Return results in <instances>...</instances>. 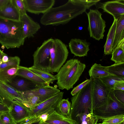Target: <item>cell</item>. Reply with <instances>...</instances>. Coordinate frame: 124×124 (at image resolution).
<instances>
[{
	"label": "cell",
	"mask_w": 124,
	"mask_h": 124,
	"mask_svg": "<svg viewBox=\"0 0 124 124\" xmlns=\"http://www.w3.org/2000/svg\"><path fill=\"white\" fill-rule=\"evenodd\" d=\"M90 43L86 40L78 39H72L69 43V48L71 53L80 57L87 56L89 51Z\"/></svg>",
	"instance_id": "cell-17"
},
{
	"label": "cell",
	"mask_w": 124,
	"mask_h": 124,
	"mask_svg": "<svg viewBox=\"0 0 124 124\" xmlns=\"http://www.w3.org/2000/svg\"><path fill=\"white\" fill-rule=\"evenodd\" d=\"M74 120L78 124H96L99 119L88 109L77 116Z\"/></svg>",
	"instance_id": "cell-23"
},
{
	"label": "cell",
	"mask_w": 124,
	"mask_h": 124,
	"mask_svg": "<svg viewBox=\"0 0 124 124\" xmlns=\"http://www.w3.org/2000/svg\"><path fill=\"white\" fill-rule=\"evenodd\" d=\"M2 113H0V115H1V114Z\"/></svg>",
	"instance_id": "cell-50"
},
{
	"label": "cell",
	"mask_w": 124,
	"mask_h": 124,
	"mask_svg": "<svg viewBox=\"0 0 124 124\" xmlns=\"http://www.w3.org/2000/svg\"><path fill=\"white\" fill-rule=\"evenodd\" d=\"M7 84L20 92L31 90L40 87L31 81L17 75L10 82Z\"/></svg>",
	"instance_id": "cell-16"
},
{
	"label": "cell",
	"mask_w": 124,
	"mask_h": 124,
	"mask_svg": "<svg viewBox=\"0 0 124 124\" xmlns=\"http://www.w3.org/2000/svg\"><path fill=\"white\" fill-rule=\"evenodd\" d=\"M60 92L59 89L47 85L31 90L21 92L23 94L33 95L48 99Z\"/></svg>",
	"instance_id": "cell-18"
},
{
	"label": "cell",
	"mask_w": 124,
	"mask_h": 124,
	"mask_svg": "<svg viewBox=\"0 0 124 124\" xmlns=\"http://www.w3.org/2000/svg\"><path fill=\"white\" fill-rule=\"evenodd\" d=\"M93 112L99 120L120 114L124 115V104L115 96L113 90L109 93L108 101L105 104L93 109Z\"/></svg>",
	"instance_id": "cell-6"
},
{
	"label": "cell",
	"mask_w": 124,
	"mask_h": 124,
	"mask_svg": "<svg viewBox=\"0 0 124 124\" xmlns=\"http://www.w3.org/2000/svg\"><path fill=\"white\" fill-rule=\"evenodd\" d=\"M9 111V107L5 104L0 102V112L3 113Z\"/></svg>",
	"instance_id": "cell-40"
},
{
	"label": "cell",
	"mask_w": 124,
	"mask_h": 124,
	"mask_svg": "<svg viewBox=\"0 0 124 124\" xmlns=\"http://www.w3.org/2000/svg\"><path fill=\"white\" fill-rule=\"evenodd\" d=\"M106 68L108 72L112 75L124 78V62L114 63L106 66Z\"/></svg>",
	"instance_id": "cell-32"
},
{
	"label": "cell",
	"mask_w": 124,
	"mask_h": 124,
	"mask_svg": "<svg viewBox=\"0 0 124 124\" xmlns=\"http://www.w3.org/2000/svg\"><path fill=\"white\" fill-rule=\"evenodd\" d=\"M37 123V124H50L41 120H40Z\"/></svg>",
	"instance_id": "cell-45"
},
{
	"label": "cell",
	"mask_w": 124,
	"mask_h": 124,
	"mask_svg": "<svg viewBox=\"0 0 124 124\" xmlns=\"http://www.w3.org/2000/svg\"><path fill=\"white\" fill-rule=\"evenodd\" d=\"M16 75L31 81L39 87L48 85L46 81L27 67L19 66Z\"/></svg>",
	"instance_id": "cell-19"
},
{
	"label": "cell",
	"mask_w": 124,
	"mask_h": 124,
	"mask_svg": "<svg viewBox=\"0 0 124 124\" xmlns=\"http://www.w3.org/2000/svg\"><path fill=\"white\" fill-rule=\"evenodd\" d=\"M116 20L114 19L108 34L106 43L104 46V54L108 55L112 53V47L114 40L116 28Z\"/></svg>",
	"instance_id": "cell-24"
},
{
	"label": "cell",
	"mask_w": 124,
	"mask_h": 124,
	"mask_svg": "<svg viewBox=\"0 0 124 124\" xmlns=\"http://www.w3.org/2000/svg\"><path fill=\"white\" fill-rule=\"evenodd\" d=\"M20 14L13 3L12 0L9 1L3 9L0 10V17L9 20L20 21Z\"/></svg>",
	"instance_id": "cell-20"
},
{
	"label": "cell",
	"mask_w": 124,
	"mask_h": 124,
	"mask_svg": "<svg viewBox=\"0 0 124 124\" xmlns=\"http://www.w3.org/2000/svg\"><path fill=\"white\" fill-rule=\"evenodd\" d=\"M69 52L66 45L58 39H54L50 51V62L47 71L58 72L67 59Z\"/></svg>",
	"instance_id": "cell-5"
},
{
	"label": "cell",
	"mask_w": 124,
	"mask_h": 124,
	"mask_svg": "<svg viewBox=\"0 0 124 124\" xmlns=\"http://www.w3.org/2000/svg\"><path fill=\"white\" fill-rule=\"evenodd\" d=\"M64 93L60 92L54 95L30 109V114L28 117L31 120L42 115L47 113L49 114L55 110L61 100L62 99Z\"/></svg>",
	"instance_id": "cell-9"
},
{
	"label": "cell",
	"mask_w": 124,
	"mask_h": 124,
	"mask_svg": "<svg viewBox=\"0 0 124 124\" xmlns=\"http://www.w3.org/2000/svg\"><path fill=\"white\" fill-rule=\"evenodd\" d=\"M19 66L9 67L0 70V81L6 84L10 82L16 76Z\"/></svg>",
	"instance_id": "cell-25"
},
{
	"label": "cell",
	"mask_w": 124,
	"mask_h": 124,
	"mask_svg": "<svg viewBox=\"0 0 124 124\" xmlns=\"http://www.w3.org/2000/svg\"><path fill=\"white\" fill-rule=\"evenodd\" d=\"M28 68L31 71L46 81L48 85L57 80L55 76L46 70L36 68L33 66Z\"/></svg>",
	"instance_id": "cell-29"
},
{
	"label": "cell",
	"mask_w": 124,
	"mask_h": 124,
	"mask_svg": "<svg viewBox=\"0 0 124 124\" xmlns=\"http://www.w3.org/2000/svg\"><path fill=\"white\" fill-rule=\"evenodd\" d=\"M90 78L91 80L88 84L71 98L70 116L74 120L77 116L87 109L93 111L92 91L93 78Z\"/></svg>",
	"instance_id": "cell-4"
},
{
	"label": "cell",
	"mask_w": 124,
	"mask_h": 124,
	"mask_svg": "<svg viewBox=\"0 0 124 124\" xmlns=\"http://www.w3.org/2000/svg\"><path fill=\"white\" fill-rule=\"evenodd\" d=\"M12 1L19 12L21 16L26 13L27 11L23 0H12Z\"/></svg>",
	"instance_id": "cell-36"
},
{
	"label": "cell",
	"mask_w": 124,
	"mask_h": 124,
	"mask_svg": "<svg viewBox=\"0 0 124 124\" xmlns=\"http://www.w3.org/2000/svg\"><path fill=\"white\" fill-rule=\"evenodd\" d=\"M113 90H119L124 91V82L116 83L114 85Z\"/></svg>",
	"instance_id": "cell-39"
},
{
	"label": "cell",
	"mask_w": 124,
	"mask_h": 124,
	"mask_svg": "<svg viewBox=\"0 0 124 124\" xmlns=\"http://www.w3.org/2000/svg\"><path fill=\"white\" fill-rule=\"evenodd\" d=\"M106 87L110 90H113L115 85L116 83L124 82V78L110 76L99 78Z\"/></svg>",
	"instance_id": "cell-30"
},
{
	"label": "cell",
	"mask_w": 124,
	"mask_h": 124,
	"mask_svg": "<svg viewBox=\"0 0 124 124\" xmlns=\"http://www.w3.org/2000/svg\"><path fill=\"white\" fill-rule=\"evenodd\" d=\"M96 124H105L104 123H97Z\"/></svg>",
	"instance_id": "cell-48"
},
{
	"label": "cell",
	"mask_w": 124,
	"mask_h": 124,
	"mask_svg": "<svg viewBox=\"0 0 124 124\" xmlns=\"http://www.w3.org/2000/svg\"><path fill=\"white\" fill-rule=\"evenodd\" d=\"M9 112L17 124L30 116V109L21 103L14 101L9 108Z\"/></svg>",
	"instance_id": "cell-14"
},
{
	"label": "cell",
	"mask_w": 124,
	"mask_h": 124,
	"mask_svg": "<svg viewBox=\"0 0 124 124\" xmlns=\"http://www.w3.org/2000/svg\"><path fill=\"white\" fill-rule=\"evenodd\" d=\"M71 103L69 99H62L59 103L56 108L57 111L66 117L70 118V111Z\"/></svg>",
	"instance_id": "cell-31"
},
{
	"label": "cell",
	"mask_w": 124,
	"mask_h": 124,
	"mask_svg": "<svg viewBox=\"0 0 124 124\" xmlns=\"http://www.w3.org/2000/svg\"><path fill=\"white\" fill-rule=\"evenodd\" d=\"M25 38L21 21H15L0 17V44L7 49L19 48Z\"/></svg>",
	"instance_id": "cell-2"
},
{
	"label": "cell",
	"mask_w": 124,
	"mask_h": 124,
	"mask_svg": "<svg viewBox=\"0 0 124 124\" xmlns=\"http://www.w3.org/2000/svg\"><path fill=\"white\" fill-rule=\"evenodd\" d=\"M101 120L105 124H121L124 122V115H117Z\"/></svg>",
	"instance_id": "cell-33"
},
{
	"label": "cell",
	"mask_w": 124,
	"mask_h": 124,
	"mask_svg": "<svg viewBox=\"0 0 124 124\" xmlns=\"http://www.w3.org/2000/svg\"><path fill=\"white\" fill-rule=\"evenodd\" d=\"M85 67V64L78 59H71L67 61L55 75L59 89L68 90L72 88Z\"/></svg>",
	"instance_id": "cell-3"
},
{
	"label": "cell",
	"mask_w": 124,
	"mask_h": 124,
	"mask_svg": "<svg viewBox=\"0 0 124 124\" xmlns=\"http://www.w3.org/2000/svg\"><path fill=\"white\" fill-rule=\"evenodd\" d=\"M92 91V110L107 102L110 90L108 89L99 78H93Z\"/></svg>",
	"instance_id": "cell-10"
},
{
	"label": "cell",
	"mask_w": 124,
	"mask_h": 124,
	"mask_svg": "<svg viewBox=\"0 0 124 124\" xmlns=\"http://www.w3.org/2000/svg\"><path fill=\"white\" fill-rule=\"evenodd\" d=\"M22 94L23 98V104L29 109L33 108L48 99L45 97Z\"/></svg>",
	"instance_id": "cell-27"
},
{
	"label": "cell",
	"mask_w": 124,
	"mask_h": 124,
	"mask_svg": "<svg viewBox=\"0 0 124 124\" xmlns=\"http://www.w3.org/2000/svg\"><path fill=\"white\" fill-rule=\"evenodd\" d=\"M100 0H69L62 5L52 7L43 14L40 20L44 25H58L69 22L82 14Z\"/></svg>",
	"instance_id": "cell-1"
},
{
	"label": "cell",
	"mask_w": 124,
	"mask_h": 124,
	"mask_svg": "<svg viewBox=\"0 0 124 124\" xmlns=\"http://www.w3.org/2000/svg\"><path fill=\"white\" fill-rule=\"evenodd\" d=\"M0 119L4 124H17L9 111L2 113Z\"/></svg>",
	"instance_id": "cell-35"
},
{
	"label": "cell",
	"mask_w": 124,
	"mask_h": 124,
	"mask_svg": "<svg viewBox=\"0 0 124 124\" xmlns=\"http://www.w3.org/2000/svg\"><path fill=\"white\" fill-rule=\"evenodd\" d=\"M91 79V78H90L89 79L86 80L74 87L71 92V94L72 95V96L74 95L80 91L88 84L90 81Z\"/></svg>",
	"instance_id": "cell-37"
},
{
	"label": "cell",
	"mask_w": 124,
	"mask_h": 124,
	"mask_svg": "<svg viewBox=\"0 0 124 124\" xmlns=\"http://www.w3.org/2000/svg\"><path fill=\"white\" fill-rule=\"evenodd\" d=\"M48 115V114L45 113L42 115L39 116L41 120H42L44 122H46L47 119Z\"/></svg>",
	"instance_id": "cell-42"
},
{
	"label": "cell",
	"mask_w": 124,
	"mask_h": 124,
	"mask_svg": "<svg viewBox=\"0 0 124 124\" xmlns=\"http://www.w3.org/2000/svg\"><path fill=\"white\" fill-rule=\"evenodd\" d=\"M0 102L3 103V102L2 99L0 97Z\"/></svg>",
	"instance_id": "cell-46"
},
{
	"label": "cell",
	"mask_w": 124,
	"mask_h": 124,
	"mask_svg": "<svg viewBox=\"0 0 124 124\" xmlns=\"http://www.w3.org/2000/svg\"><path fill=\"white\" fill-rule=\"evenodd\" d=\"M20 61V58L17 56L9 57V60L8 62L2 63L0 65V70L9 67L19 66Z\"/></svg>",
	"instance_id": "cell-34"
},
{
	"label": "cell",
	"mask_w": 124,
	"mask_h": 124,
	"mask_svg": "<svg viewBox=\"0 0 124 124\" xmlns=\"http://www.w3.org/2000/svg\"><path fill=\"white\" fill-rule=\"evenodd\" d=\"M88 20V30L91 37L98 40L103 39L106 22L98 10L90 9L87 13Z\"/></svg>",
	"instance_id": "cell-8"
},
{
	"label": "cell",
	"mask_w": 124,
	"mask_h": 124,
	"mask_svg": "<svg viewBox=\"0 0 124 124\" xmlns=\"http://www.w3.org/2000/svg\"><path fill=\"white\" fill-rule=\"evenodd\" d=\"M115 96L122 104H124V91L119 90H113Z\"/></svg>",
	"instance_id": "cell-38"
},
{
	"label": "cell",
	"mask_w": 124,
	"mask_h": 124,
	"mask_svg": "<svg viewBox=\"0 0 124 124\" xmlns=\"http://www.w3.org/2000/svg\"><path fill=\"white\" fill-rule=\"evenodd\" d=\"M9 0H0V10L4 8L7 5Z\"/></svg>",
	"instance_id": "cell-41"
},
{
	"label": "cell",
	"mask_w": 124,
	"mask_h": 124,
	"mask_svg": "<svg viewBox=\"0 0 124 124\" xmlns=\"http://www.w3.org/2000/svg\"><path fill=\"white\" fill-rule=\"evenodd\" d=\"M121 124H124V122H123Z\"/></svg>",
	"instance_id": "cell-49"
},
{
	"label": "cell",
	"mask_w": 124,
	"mask_h": 124,
	"mask_svg": "<svg viewBox=\"0 0 124 124\" xmlns=\"http://www.w3.org/2000/svg\"><path fill=\"white\" fill-rule=\"evenodd\" d=\"M6 54L3 52L0 49V60H1L3 56Z\"/></svg>",
	"instance_id": "cell-44"
},
{
	"label": "cell",
	"mask_w": 124,
	"mask_h": 124,
	"mask_svg": "<svg viewBox=\"0 0 124 124\" xmlns=\"http://www.w3.org/2000/svg\"><path fill=\"white\" fill-rule=\"evenodd\" d=\"M54 40L51 38L45 40L37 48L33 55V66L47 71L50 62V51Z\"/></svg>",
	"instance_id": "cell-7"
},
{
	"label": "cell",
	"mask_w": 124,
	"mask_h": 124,
	"mask_svg": "<svg viewBox=\"0 0 124 124\" xmlns=\"http://www.w3.org/2000/svg\"><path fill=\"white\" fill-rule=\"evenodd\" d=\"M45 122L50 124H78L75 120L59 113L56 110L48 114Z\"/></svg>",
	"instance_id": "cell-21"
},
{
	"label": "cell",
	"mask_w": 124,
	"mask_h": 124,
	"mask_svg": "<svg viewBox=\"0 0 124 124\" xmlns=\"http://www.w3.org/2000/svg\"><path fill=\"white\" fill-rule=\"evenodd\" d=\"M0 97L3 103L9 108L12 103L17 101L23 103V98L22 93L7 84L0 81Z\"/></svg>",
	"instance_id": "cell-11"
},
{
	"label": "cell",
	"mask_w": 124,
	"mask_h": 124,
	"mask_svg": "<svg viewBox=\"0 0 124 124\" xmlns=\"http://www.w3.org/2000/svg\"><path fill=\"white\" fill-rule=\"evenodd\" d=\"M90 77L93 78H100L108 76H113L108 71L106 66H102L100 64H94L89 71Z\"/></svg>",
	"instance_id": "cell-26"
},
{
	"label": "cell",
	"mask_w": 124,
	"mask_h": 124,
	"mask_svg": "<svg viewBox=\"0 0 124 124\" xmlns=\"http://www.w3.org/2000/svg\"><path fill=\"white\" fill-rule=\"evenodd\" d=\"M27 11L39 15L44 14L53 7L54 0H23Z\"/></svg>",
	"instance_id": "cell-12"
},
{
	"label": "cell",
	"mask_w": 124,
	"mask_h": 124,
	"mask_svg": "<svg viewBox=\"0 0 124 124\" xmlns=\"http://www.w3.org/2000/svg\"><path fill=\"white\" fill-rule=\"evenodd\" d=\"M0 124H4L2 122L1 120L0 119Z\"/></svg>",
	"instance_id": "cell-47"
},
{
	"label": "cell",
	"mask_w": 124,
	"mask_h": 124,
	"mask_svg": "<svg viewBox=\"0 0 124 124\" xmlns=\"http://www.w3.org/2000/svg\"><path fill=\"white\" fill-rule=\"evenodd\" d=\"M20 21L22 23L23 33L25 39L33 37L40 28L39 23L33 20L26 13L21 16Z\"/></svg>",
	"instance_id": "cell-13"
},
{
	"label": "cell",
	"mask_w": 124,
	"mask_h": 124,
	"mask_svg": "<svg viewBox=\"0 0 124 124\" xmlns=\"http://www.w3.org/2000/svg\"><path fill=\"white\" fill-rule=\"evenodd\" d=\"M112 54L111 60L115 63L124 62V39L113 50Z\"/></svg>",
	"instance_id": "cell-28"
},
{
	"label": "cell",
	"mask_w": 124,
	"mask_h": 124,
	"mask_svg": "<svg viewBox=\"0 0 124 124\" xmlns=\"http://www.w3.org/2000/svg\"><path fill=\"white\" fill-rule=\"evenodd\" d=\"M9 59V57L6 54L3 56L1 60L2 63H5L8 62Z\"/></svg>",
	"instance_id": "cell-43"
},
{
	"label": "cell",
	"mask_w": 124,
	"mask_h": 124,
	"mask_svg": "<svg viewBox=\"0 0 124 124\" xmlns=\"http://www.w3.org/2000/svg\"><path fill=\"white\" fill-rule=\"evenodd\" d=\"M104 12L108 13L116 19L122 15H124V0H119L109 1L101 6Z\"/></svg>",
	"instance_id": "cell-15"
},
{
	"label": "cell",
	"mask_w": 124,
	"mask_h": 124,
	"mask_svg": "<svg viewBox=\"0 0 124 124\" xmlns=\"http://www.w3.org/2000/svg\"><path fill=\"white\" fill-rule=\"evenodd\" d=\"M116 28L112 50L115 48L118 44L124 39V15L116 19Z\"/></svg>",
	"instance_id": "cell-22"
}]
</instances>
